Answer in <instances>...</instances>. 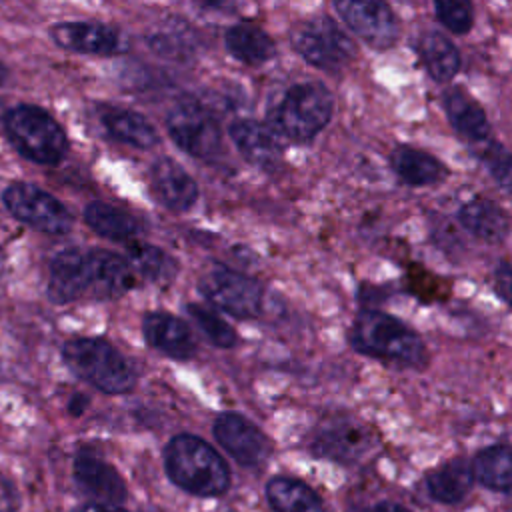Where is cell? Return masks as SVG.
<instances>
[{"label":"cell","mask_w":512,"mask_h":512,"mask_svg":"<svg viewBox=\"0 0 512 512\" xmlns=\"http://www.w3.org/2000/svg\"><path fill=\"white\" fill-rule=\"evenodd\" d=\"M4 78H6V70H4V66L0 64V84L4 82Z\"/></svg>","instance_id":"obj_40"},{"label":"cell","mask_w":512,"mask_h":512,"mask_svg":"<svg viewBox=\"0 0 512 512\" xmlns=\"http://www.w3.org/2000/svg\"><path fill=\"white\" fill-rule=\"evenodd\" d=\"M350 344L362 354L396 362L400 366H422L426 346L404 322L378 310H362L350 326Z\"/></svg>","instance_id":"obj_2"},{"label":"cell","mask_w":512,"mask_h":512,"mask_svg":"<svg viewBox=\"0 0 512 512\" xmlns=\"http://www.w3.org/2000/svg\"><path fill=\"white\" fill-rule=\"evenodd\" d=\"M164 468L178 488L194 496H220L230 486L224 458L194 434H178L166 444Z\"/></svg>","instance_id":"obj_1"},{"label":"cell","mask_w":512,"mask_h":512,"mask_svg":"<svg viewBox=\"0 0 512 512\" xmlns=\"http://www.w3.org/2000/svg\"><path fill=\"white\" fill-rule=\"evenodd\" d=\"M2 200L14 218L40 232L66 234L72 228V214L68 208L34 184L14 182L4 190Z\"/></svg>","instance_id":"obj_8"},{"label":"cell","mask_w":512,"mask_h":512,"mask_svg":"<svg viewBox=\"0 0 512 512\" xmlns=\"http://www.w3.org/2000/svg\"><path fill=\"white\" fill-rule=\"evenodd\" d=\"M200 294L234 318H254L262 308V288L256 280L230 270L212 268L198 282Z\"/></svg>","instance_id":"obj_10"},{"label":"cell","mask_w":512,"mask_h":512,"mask_svg":"<svg viewBox=\"0 0 512 512\" xmlns=\"http://www.w3.org/2000/svg\"><path fill=\"white\" fill-rule=\"evenodd\" d=\"M142 334L154 350L174 360H188L196 354V342L188 324L174 314L162 310L148 312L142 318Z\"/></svg>","instance_id":"obj_17"},{"label":"cell","mask_w":512,"mask_h":512,"mask_svg":"<svg viewBox=\"0 0 512 512\" xmlns=\"http://www.w3.org/2000/svg\"><path fill=\"white\" fill-rule=\"evenodd\" d=\"M472 476L488 490L508 492L510 490V448L496 444L480 450L472 464Z\"/></svg>","instance_id":"obj_29"},{"label":"cell","mask_w":512,"mask_h":512,"mask_svg":"<svg viewBox=\"0 0 512 512\" xmlns=\"http://www.w3.org/2000/svg\"><path fill=\"white\" fill-rule=\"evenodd\" d=\"M4 126L14 146L38 164H58L66 150L68 138L62 126L42 108L20 104L6 112Z\"/></svg>","instance_id":"obj_5"},{"label":"cell","mask_w":512,"mask_h":512,"mask_svg":"<svg viewBox=\"0 0 512 512\" xmlns=\"http://www.w3.org/2000/svg\"><path fill=\"white\" fill-rule=\"evenodd\" d=\"M294 50L312 66L338 72L356 54V44L328 16H316L296 24L290 32Z\"/></svg>","instance_id":"obj_6"},{"label":"cell","mask_w":512,"mask_h":512,"mask_svg":"<svg viewBox=\"0 0 512 512\" xmlns=\"http://www.w3.org/2000/svg\"><path fill=\"white\" fill-rule=\"evenodd\" d=\"M228 52L250 66H260L274 56V40L254 24H234L224 36Z\"/></svg>","instance_id":"obj_27"},{"label":"cell","mask_w":512,"mask_h":512,"mask_svg":"<svg viewBox=\"0 0 512 512\" xmlns=\"http://www.w3.org/2000/svg\"><path fill=\"white\" fill-rule=\"evenodd\" d=\"M186 312L190 320L196 324V328L216 346V348H232L238 340L236 332L232 330L230 324H226L218 314L212 310L198 306V304H188Z\"/></svg>","instance_id":"obj_31"},{"label":"cell","mask_w":512,"mask_h":512,"mask_svg":"<svg viewBox=\"0 0 512 512\" xmlns=\"http://www.w3.org/2000/svg\"><path fill=\"white\" fill-rule=\"evenodd\" d=\"M200 2H204V4H224L226 0H200Z\"/></svg>","instance_id":"obj_39"},{"label":"cell","mask_w":512,"mask_h":512,"mask_svg":"<svg viewBox=\"0 0 512 512\" xmlns=\"http://www.w3.org/2000/svg\"><path fill=\"white\" fill-rule=\"evenodd\" d=\"M52 40L72 52L110 56L126 50V38L112 26L98 22H60L50 30Z\"/></svg>","instance_id":"obj_13"},{"label":"cell","mask_w":512,"mask_h":512,"mask_svg":"<svg viewBox=\"0 0 512 512\" xmlns=\"http://www.w3.org/2000/svg\"><path fill=\"white\" fill-rule=\"evenodd\" d=\"M62 356L80 380L106 394H124L136 386L130 362L102 338H74L64 344Z\"/></svg>","instance_id":"obj_4"},{"label":"cell","mask_w":512,"mask_h":512,"mask_svg":"<svg viewBox=\"0 0 512 512\" xmlns=\"http://www.w3.org/2000/svg\"><path fill=\"white\" fill-rule=\"evenodd\" d=\"M444 108L454 130L464 138H468L472 144L488 138L490 134L488 118L480 108V104L472 100L464 90L452 88L444 92Z\"/></svg>","instance_id":"obj_21"},{"label":"cell","mask_w":512,"mask_h":512,"mask_svg":"<svg viewBox=\"0 0 512 512\" xmlns=\"http://www.w3.org/2000/svg\"><path fill=\"white\" fill-rule=\"evenodd\" d=\"M496 290L500 294V298L504 302H508V296H510V266L508 262H500V266L496 268Z\"/></svg>","instance_id":"obj_35"},{"label":"cell","mask_w":512,"mask_h":512,"mask_svg":"<svg viewBox=\"0 0 512 512\" xmlns=\"http://www.w3.org/2000/svg\"><path fill=\"white\" fill-rule=\"evenodd\" d=\"M344 24L376 50L390 48L398 38V20L386 0H334Z\"/></svg>","instance_id":"obj_11"},{"label":"cell","mask_w":512,"mask_h":512,"mask_svg":"<svg viewBox=\"0 0 512 512\" xmlns=\"http://www.w3.org/2000/svg\"><path fill=\"white\" fill-rule=\"evenodd\" d=\"M166 128L174 144L200 160H214L222 152L218 118L198 100L184 98L166 116Z\"/></svg>","instance_id":"obj_7"},{"label":"cell","mask_w":512,"mask_h":512,"mask_svg":"<svg viewBox=\"0 0 512 512\" xmlns=\"http://www.w3.org/2000/svg\"><path fill=\"white\" fill-rule=\"evenodd\" d=\"M74 480L78 488L100 504H120L126 498V486L114 466L92 454H78L74 460Z\"/></svg>","instance_id":"obj_16"},{"label":"cell","mask_w":512,"mask_h":512,"mask_svg":"<svg viewBox=\"0 0 512 512\" xmlns=\"http://www.w3.org/2000/svg\"><path fill=\"white\" fill-rule=\"evenodd\" d=\"M478 144V156L490 170L492 178L504 188H510V154L500 142H490L488 138Z\"/></svg>","instance_id":"obj_33"},{"label":"cell","mask_w":512,"mask_h":512,"mask_svg":"<svg viewBox=\"0 0 512 512\" xmlns=\"http://www.w3.org/2000/svg\"><path fill=\"white\" fill-rule=\"evenodd\" d=\"M100 120L104 130L118 142L136 148H152L158 144V132L138 112L124 108H108L100 114Z\"/></svg>","instance_id":"obj_23"},{"label":"cell","mask_w":512,"mask_h":512,"mask_svg":"<svg viewBox=\"0 0 512 512\" xmlns=\"http://www.w3.org/2000/svg\"><path fill=\"white\" fill-rule=\"evenodd\" d=\"M20 506V496L10 478L0 474V512H16Z\"/></svg>","instance_id":"obj_34"},{"label":"cell","mask_w":512,"mask_h":512,"mask_svg":"<svg viewBox=\"0 0 512 512\" xmlns=\"http://www.w3.org/2000/svg\"><path fill=\"white\" fill-rule=\"evenodd\" d=\"M150 48L166 58V60H178L188 62L196 54V36L190 26H186L180 20H168L158 30H154L148 38Z\"/></svg>","instance_id":"obj_28"},{"label":"cell","mask_w":512,"mask_h":512,"mask_svg":"<svg viewBox=\"0 0 512 512\" xmlns=\"http://www.w3.org/2000/svg\"><path fill=\"white\" fill-rule=\"evenodd\" d=\"M266 498L274 512H322L320 496L296 478H272L266 484Z\"/></svg>","instance_id":"obj_25"},{"label":"cell","mask_w":512,"mask_h":512,"mask_svg":"<svg viewBox=\"0 0 512 512\" xmlns=\"http://www.w3.org/2000/svg\"><path fill=\"white\" fill-rule=\"evenodd\" d=\"M440 22L454 34H466L472 28L474 12L470 0H434Z\"/></svg>","instance_id":"obj_32"},{"label":"cell","mask_w":512,"mask_h":512,"mask_svg":"<svg viewBox=\"0 0 512 512\" xmlns=\"http://www.w3.org/2000/svg\"><path fill=\"white\" fill-rule=\"evenodd\" d=\"M150 184L156 200L172 212H186L198 200V184L170 158H158L152 164Z\"/></svg>","instance_id":"obj_15"},{"label":"cell","mask_w":512,"mask_h":512,"mask_svg":"<svg viewBox=\"0 0 512 512\" xmlns=\"http://www.w3.org/2000/svg\"><path fill=\"white\" fill-rule=\"evenodd\" d=\"M214 438L242 466H262L272 454L270 438L236 412H224L216 418Z\"/></svg>","instance_id":"obj_12"},{"label":"cell","mask_w":512,"mask_h":512,"mask_svg":"<svg viewBox=\"0 0 512 512\" xmlns=\"http://www.w3.org/2000/svg\"><path fill=\"white\" fill-rule=\"evenodd\" d=\"M418 54L426 72L436 82H448L460 70V52L452 40L440 32H426L418 40Z\"/></svg>","instance_id":"obj_26"},{"label":"cell","mask_w":512,"mask_h":512,"mask_svg":"<svg viewBox=\"0 0 512 512\" xmlns=\"http://www.w3.org/2000/svg\"><path fill=\"white\" fill-rule=\"evenodd\" d=\"M130 266L134 268L136 274H142L144 278L152 280V282H160V280H170L178 266L176 260L166 254L162 248L146 244V242H128V258Z\"/></svg>","instance_id":"obj_30"},{"label":"cell","mask_w":512,"mask_h":512,"mask_svg":"<svg viewBox=\"0 0 512 512\" xmlns=\"http://www.w3.org/2000/svg\"><path fill=\"white\" fill-rule=\"evenodd\" d=\"M48 294L52 302L66 304L84 296L98 298L96 250L68 248L50 262Z\"/></svg>","instance_id":"obj_9"},{"label":"cell","mask_w":512,"mask_h":512,"mask_svg":"<svg viewBox=\"0 0 512 512\" xmlns=\"http://www.w3.org/2000/svg\"><path fill=\"white\" fill-rule=\"evenodd\" d=\"M84 220L96 234L114 242H132L144 230L142 222L134 214L104 202L88 204Z\"/></svg>","instance_id":"obj_22"},{"label":"cell","mask_w":512,"mask_h":512,"mask_svg":"<svg viewBox=\"0 0 512 512\" xmlns=\"http://www.w3.org/2000/svg\"><path fill=\"white\" fill-rule=\"evenodd\" d=\"M334 98L320 82L290 86L270 108L268 128L290 142L312 140L332 118Z\"/></svg>","instance_id":"obj_3"},{"label":"cell","mask_w":512,"mask_h":512,"mask_svg":"<svg viewBox=\"0 0 512 512\" xmlns=\"http://www.w3.org/2000/svg\"><path fill=\"white\" fill-rule=\"evenodd\" d=\"M2 276H4V254L0 250V280H2Z\"/></svg>","instance_id":"obj_38"},{"label":"cell","mask_w":512,"mask_h":512,"mask_svg":"<svg viewBox=\"0 0 512 512\" xmlns=\"http://www.w3.org/2000/svg\"><path fill=\"white\" fill-rule=\"evenodd\" d=\"M228 134L236 144L238 152L250 164L264 170H274L280 164L282 160L280 138L268 126L250 118H240L230 124Z\"/></svg>","instance_id":"obj_18"},{"label":"cell","mask_w":512,"mask_h":512,"mask_svg":"<svg viewBox=\"0 0 512 512\" xmlns=\"http://www.w3.org/2000/svg\"><path fill=\"white\" fill-rule=\"evenodd\" d=\"M366 512H408V510L394 502H378V504L370 506Z\"/></svg>","instance_id":"obj_37"},{"label":"cell","mask_w":512,"mask_h":512,"mask_svg":"<svg viewBox=\"0 0 512 512\" xmlns=\"http://www.w3.org/2000/svg\"><path fill=\"white\" fill-rule=\"evenodd\" d=\"M76 512H126V510H122L118 504H100V502H92V504L80 506Z\"/></svg>","instance_id":"obj_36"},{"label":"cell","mask_w":512,"mask_h":512,"mask_svg":"<svg viewBox=\"0 0 512 512\" xmlns=\"http://www.w3.org/2000/svg\"><path fill=\"white\" fill-rule=\"evenodd\" d=\"M372 446L370 430L352 420H336L318 430L312 440L314 454L338 462H352Z\"/></svg>","instance_id":"obj_14"},{"label":"cell","mask_w":512,"mask_h":512,"mask_svg":"<svg viewBox=\"0 0 512 512\" xmlns=\"http://www.w3.org/2000/svg\"><path fill=\"white\" fill-rule=\"evenodd\" d=\"M390 166L410 186H430L446 176V168L438 158L412 146H396L390 154Z\"/></svg>","instance_id":"obj_20"},{"label":"cell","mask_w":512,"mask_h":512,"mask_svg":"<svg viewBox=\"0 0 512 512\" xmlns=\"http://www.w3.org/2000/svg\"><path fill=\"white\" fill-rule=\"evenodd\" d=\"M474 476L472 468L464 458H454L444 466L436 468L426 478V488L430 496L442 504H456L468 496L472 490Z\"/></svg>","instance_id":"obj_24"},{"label":"cell","mask_w":512,"mask_h":512,"mask_svg":"<svg viewBox=\"0 0 512 512\" xmlns=\"http://www.w3.org/2000/svg\"><path fill=\"white\" fill-rule=\"evenodd\" d=\"M458 220L466 232L488 244L506 240L510 230L506 212L486 198H474L466 202L458 210Z\"/></svg>","instance_id":"obj_19"}]
</instances>
